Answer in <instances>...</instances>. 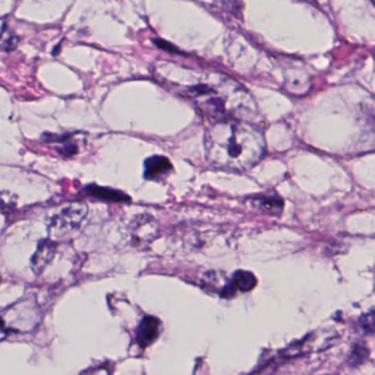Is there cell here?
<instances>
[{"instance_id":"ba28073f","label":"cell","mask_w":375,"mask_h":375,"mask_svg":"<svg viewBox=\"0 0 375 375\" xmlns=\"http://www.w3.org/2000/svg\"><path fill=\"white\" fill-rule=\"evenodd\" d=\"M85 191L89 196L96 197L107 202H124L129 199V197L122 192L115 191L111 188H100L97 185H89L86 188Z\"/></svg>"},{"instance_id":"30bf717a","label":"cell","mask_w":375,"mask_h":375,"mask_svg":"<svg viewBox=\"0 0 375 375\" xmlns=\"http://www.w3.org/2000/svg\"><path fill=\"white\" fill-rule=\"evenodd\" d=\"M19 43V38L17 34H14L12 29L3 25V28L0 29V50L3 52H12Z\"/></svg>"},{"instance_id":"4fadbf2b","label":"cell","mask_w":375,"mask_h":375,"mask_svg":"<svg viewBox=\"0 0 375 375\" xmlns=\"http://www.w3.org/2000/svg\"><path fill=\"white\" fill-rule=\"evenodd\" d=\"M16 207V197L9 192H0V208L12 210Z\"/></svg>"},{"instance_id":"3957f363","label":"cell","mask_w":375,"mask_h":375,"mask_svg":"<svg viewBox=\"0 0 375 375\" xmlns=\"http://www.w3.org/2000/svg\"><path fill=\"white\" fill-rule=\"evenodd\" d=\"M87 212H89L87 205L83 203H72L64 206L51 219L49 225L50 240L54 242L63 240L80 230L84 219L87 216Z\"/></svg>"},{"instance_id":"6da1fadb","label":"cell","mask_w":375,"mask_h":375,"mask_svg":"<svg viewBox=\"0 0 375 375\" xmlns=\"http://www.w3.org/2000/svg\"><path fill=\"white\" fill-rule=\"evenodd\" d=\"M208 162L225 171L243 172L257 166L265 155L264 135L251 122L224 119L210 122L205 133Z\"/></svg>"},{"instance_id":"9a60e30c","label":"cell","mask_w":375,"mask_h":375,"mask_svg":"<svg viewBox=\"0 0 375 375\" xmlns=\"http://www.w3.org/2000/svg\"><path fill=\"white\" fill-rule=\"evenodd\" d=\"M3 331V323H1V320H0V332Z\"/></svg>"},{"instance_id":"7c38bea8","label":"cell","mask_w":375,"mask_h":375,"mask_svg":"<svg viewBox=\"0 0 375 375\" xmlns=\"http://www.w3.org/2000/svg\"><path fill=\"white\" fill-rule=\"evenodd\" d=\"M360 327L367 334H372L374 332L375 312L371 309L369 312L364 314L359 320Z\"/></svg>"},{"instance_id":"277c9868","label":"cell","mask_w":375,"mask_h":375,"mask_svg":"<svg viewBox=\"0 0 375 375\" xmlns=\"http://www.w3.org/2000/svg\"><path fill=\"white\" fill-rule=\"evenodd\" d=\"M131 240L135 247H146L151 242L155 237V227L152 225L151 219L148 217H138L133 221L130 227Z\"/></svg>"},{"instance_id":"7a4b0ae2","label":"cell","mask_w":375,"mask_h":375,"mask_svg":"<svg viewBox=\"0 0 375 375\" xmlns=\"http://www.w3.org/2000/svg\"><path fill=\"white\" fill-rule=\"evenodd\" d=\"M166 80L174 91L188 98L210 122L240 119L251 113L253 100L240 84L224 75L199 73L198 78Z\"/></svg>"},{"instance_id":"9c48e42d","label":"cell","mask_w":375,"mask_h":375,"mask_svg":"<svg viewBox=\"0 0 375 375\" xmlns=\"http://www.w3.org/2000/svg\"><path fill=\"white\" fill-rule=\"evenodd\" d=\"M257 277L253 273L249 271H237L230 283L235 287L236 291L239 290L241 292H250L253 290L257 285Z\"/></svg>"},{"instance_id":"2e32d148","label":"cell","mask_w":375,"mask_h":375,"mask_svg":"<svg viewBox=\"0 0 375 375\" xmlns=\"http://www.w3.org/2000/svg\"><path fill=\"white\" fill-rule=\"evenodd\" d=\"M325 375H334V374H325Z\"/></svg>"},{"instance_id":"8992f818","label":"cell","mask_w":375,"mask_h":375,"mask_svg":"<svg viewBox=\"0 0 375 375\" xmlns=\"http://www.w3.org/2000/svg\"><path fill=\"white\" fill-rule=\"evenodd\" d=\"M161 334V321L153 316H146L141 320L137 330V341L141 348H148L157 341Z\"/></svg>"},{"instance_id":"52a82bcc","label":"cell","mask_w":375,"mask_h":375,"mask_svg":"<svg viewBox=\"0 0 375 375\" xmlns=\"http://www.w3.org/2000/svg\"><path fill=\"white\" fill-rule=\"evenodd\" d=\"M173 170L171 162L164 157H151L144 162V177L150 181H161L168 177Z\"/></svg>"},{"instance_id":"5b68a950","label":"cell","mask_w":375,"mask_h":375,"mask_svg":"<svg viewBox=\"0 0 375 375\" xmlns=\"http://www.w3.org/2000/svg\"><path fill=\"white\" fill-rule=\"evenodd\" d=\"M56 251V242L54 241L50 240V239L40 241L36 253L31 259V269L36 275H40L47 265L50 264Z\"/></svg>"},{"instance_id":"5bb4252c","label":"cell","mask_w":375,"mask_h":375,"mask_svg":"<svg viewBox=\"0 0 375 375\" xmlns=\"http://www.w3.org/2000/svg\"><path fill=\"white\" fill-rule=\"evenodd\" d=\"M80 375H111L109 370L106 367H91Z\"/></svg>"},{"instance_id":"8fae6325","label":"cell","mask_w":375,"mask_h":375,"mask_svg":"<svg viewBox=\"0 0 375 375\" xmlns=\"http://www.w3.org/2000/svg\"><path fill=\"white\" fill-rule=\"evenodd\" d=\"M367 356H369V350L367 348L356 345L352 348L350 356H349V362L352 367H356L359 364L363 363L367 360Z\"/></svg>"}]
</instances>
